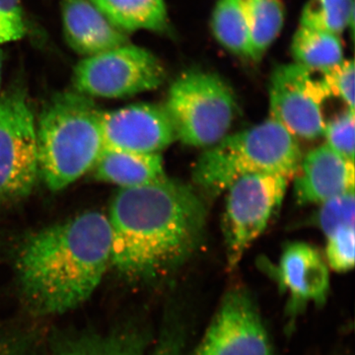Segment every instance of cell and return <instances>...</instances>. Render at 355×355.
Instances as JSON below:
<instances>
[{
  "mask_svg": "<svg viewBox=\"0 0 355 355\" xmlns=\"http://www.w3.org/2000/svg\"><path fill=\"white\" fill-rule=\"evenodd\" d=\"M123 33L146 30L164 32L167 30V6L165 0H89Z\"/></svg>",
  "mask_w": 355,
  "mask_h": 355,
  "instance_id": "2e32d148",
  "label": "cell"
},
{
  "mask_svg": "<svg viewBox=\"0 0 355 355\" xmlns=\"http://www.w3.org/2000/svg\"><path fill=\"white\" fill-rule=\"evenodd\" d=\"M25 32L20 0H0V44L18 41Z\"/></svg>",
  "mask_w": 355,
  "mask_h": 355,
  "instance_id": "484cf974",
  "label": "cell"
},
{
  "mask_svg": "<svg viewBox=\"0 0 355 355\" xmlns=\"http://www.w3.org/2000/svg\"><path fill=\"white\" fill-rule=\"evenodd\" d=\"M93 168L97 179L121 189L146 186L166 177L160 153H132L108 146H104Z\"/></svg>",
  "mask_w": 355,
  "mask_h": 355,
  "instance_id": "9a60e30c",
  "label": "cell"
},
{
  "mask_svg": "<svg viewBox=\"0 0 355 355\" xmlns=\"http://www.w3.org/2000/svg\"><path fill=\"white\" fill-rule=\"evenodd\" d=\"M112 263L108 217L88 211L35 233L16 261L25 300L40 315H60L92 296Z\"/></svg>",
  "mask_w": 355,
  "mask_h": 355,
  "instance_id": "7a4b0ae2",
  "label": "cell"
},
{
  "mask_svg": "<svg viewBox=\"0 0 355 355\" xmlns=\"http://www.w3.org/2000/svg\"><path fill=\"white\" fill-rule=\"evenodd\" d=\"M293 178L299 205H321L336 196L354 191V162L323 144L302 157Z\"/></svg>",
  "mask_w": 355,
  "mask_h": 355,
  "instance_id": "7c38bea8",
  "label": "cell"
},
{
  "mask_svg": "<svg viewBox=\"0 0 355 355\" xmlns=\"http://www.w3.org/2000/svg\"><path fill=\"white\" fill-rule=\"evenodd\" d=\"M289 180L282 175H248L228 187L223 233L231 268L265 231L284 200Z\"/></svg>",
  "mask_w": 355,
  "mask_h": 355,
  "instance_id": "ba28073f",
  "label": "cell"
},
{
  "mask_svg": "<svg viewBox=\"0 0 355 355\" xmlns=\"http://www.w3.org/2000/svg\"><path fill=\"white\" fill-rule=\"evenodd\" d=\"M321 73L324 85L331 96L342 99L347 109L354 111L355 69L354 60H343L340 64Z\"/></svg>",
  "mask_w": 355,
  "mask_h": 355,
  "instance_id": "d4e9b609",
  "label": "cell"
},
{
  "mask_svg": "<svg viewBox=\"0 0 355 355\" xmlns=\"http://www.w3.org/2000/svg\"><path fill=\"white\" fill-rule=\"evenodd\" d=\"M327 146L350 162H354V111L347 109L324 125Z\"/></svg>",
  "mask_w": 355,
  "mask_h": 355,
  "instance_id": "603a6c76",
  "label": "cell"
},
{
  "mask_svg": "<svg viewBox=\"0 0 355 355\" xmlns=\"http://www.w3.org/2000/svg\"><path fill=\"white\" fill-rule=\"evenodd\" d=\"M146 338L140 331L125 330L69 338L53 355H144Z\"/></svg>",
  "mask_w": 355,
  "mask_h": 355,
  "instance_id": "d6986e66",
  "label": "cell"
},
{
  "mask_svg": "<svg viewBox=\"0 0 355 355\" xmlns=\"http://www.w3.org/2000/svg\"><path fill=\"white\" fill-rule=\"evenodd\" d=\"M354 23V0H308L299 26L342 36Z\"/></svg>",
  "mask_w": 355,
  "mask_h": 355,
  "instance_id": "44dd1931",
  "label": "cell"
},
{
  "mask_svg": "<svg viewBox=\"0 0 355 355\" xmlns=\"http://www.w3.org/2000/svg\"><path fill=\"white\" fill-rule=\"evenodd\" d=\"M321 205L317 223L327 237L343 226L354 225V191L336 196Z\"/></svg>",
  "mask_w": 355,
  "mask_h": 355,
  "instance_id": "7402d4cb",
  "label": "cell"
},
{
  "mask_svg": "<svg viewBox=\"0 0 355 355\" xmlns=\"http://www.w3.org/2000/svg\"><path fill=\"white\" fill-rule=\"evenodd\" d=\"M176 140L189 146L210 147L227 135L234 120V94L220 77L189 70L170 86L163 106Z\"/></svg>",
  "mask_w": 355,
  "mask_h": 355,
  "instance_id": "5b68a950",
  "label": "cell"
},
{
  "mask_svg": "<svg viewBox=\"0 0 355 355\" xmlns=\"http://www.w3.org/2000/svg\"><path fill=\"white\" fill-rule=\"evenodd\" d=\"M251 43V60H259L282 33L286 19L282 0H238Z\"/></svg>",
  "mask_w": 355,
  "mask_h": 355,
  "instance_id": "ac0fdd59",
  "label": "cell"
},
{
  "mask_svg": "<svg viewBox=\"0 0 355 355\" xmlns=\"http://www.w3.org/2000/svg\"><path fill=\"white\" fill-rule=\"evenodd\" d=\"M165 77L164 67L151 51L128 43L81 60L73 85L89 98L118 99L159 88Z\"/></svg>",
  "mask_w": 355,
  "mask_h": 355,
  "instance_id": "52a82bcc",
  "label": "cell"
},
{
  "mask_svg": "<svg viewBox=\"0 0 355 355\" xmlns=\"http://www.w3.org/2000/svg\"><path fill=\"white\" fill-rule=\"evenodd\" d=\"M112 263L133 279L177 268L202 242L207 207L190 184L168 179L121 189L108 217Z\"/></svg>",
  "mask_w": 355,
  "mask_h": 355,
  "instance_id": "6da1fadb",
  "label": "cell"
},
{
  "mask_svg": "<svg viewBox=\"0 0 355 355\" xmlns=\"http://www.w3.org/2000/svg\"><path fill=\"white\" fill-rule=\"evenodd\" d=\"M62 16L65 41L86 58L130 43L89 0H62Z\"/></svg>",
  "mask_w": 355,
  "mask_h": 355,
  "instance_id": "5bb4252c",
  "label": "cell"
},
{
  "mask_svg": "<svg viewBox=\"0 0 355 355\" xmlns=\"http://www.w3.org/2000/svg\"><path fill=\"white\" fill-rule=\"evenodd\" d=\"M315 73L292 62L277 67L270 77V118L294 137L315 139L324 133L322 106L331 94Z\"/></svg>",
  "mask_w": 355,
  "mask_h": 355,
  "instance_id": "9c48e42d",
  "label": "cell"
},
{
  "mask_svg": "<svg viewBox=\"0 0 355 355\" xmlns=\"http://www.w3.org/2000/svg\"><path fill=\"white\" fill-rule=\"evenodd\" d=\"M40 175L60 191L93 169L103 148L102 111L87 96L55 95L37 125Z\"/></svg>",
  "mask_w": 355,
  "mask_h": 355,
  "instance_id": "3957f363",
  "label": "cell"
},
{
  "mask_svg": "<svg viewBox=\"0 0 355 355\" xmlns=\"http://www.w3.org/2000/svg\"><path fill=\"white\" fill-rule=\"evenodd\" d=\"M39 175L34 113L24 89L14 87L0 96V203L28 197Z\"/></svg>",
  "mask_w": 355,
  "mask_h": 355,
  "instance_id": "8992f818",
  "label": "cell"
},
{
  "mask_svg": "<svg viewBox=\"0 0 355 355\" xmlns=\"http://www.w3.org/2000/svg\"><path fill=\"white\" fill-rule=\"evenodd\" d=\"M0 355H11L10 352H8L7 349H2V347H0Z\"/></svg>",
  "mask_w": 355,
  "mask_h": 355,
  "instance_id": "83f0119b",
  "label": "cell"
},
{
  "mask_svg": "<svg viewBox=\"0 0 355 355\" xmlns=\"http://www.w3.org/2000/svg\"><path fill=\"white\" fill-rule=\"evenodd\" d=\"M183 349V331L176 324H172L163 331L153 355H182Z\"/></svg>",
  "mask_w": 355,
  "mask_h": 355,
  "instance_id": "4316f807",
  "label": "cell"
},
{
  "mask_svg": "<svg viewBox=\"0 0 355 355\" xmlns=\"http://www.w3.org/2000/svg\"><path fill=\"white\" fill-rule=\"evenodd\" d=\"M296 137L272 119L226 135L200 156L193 170L195 184L209 193L227 190L248 175L275 174L291 179L302 160Z\"/></svg>",
  "mask_w": 355,
  "mask_h": 355,
  "instance_id": "277c9868",
  "label": "cell"
},
{
  "mask_svg": "<svg viewBox=\"0 0 355 355\" xmlns=\"http://www.w3.org/2000/svg\"><path fill=\"white\" fill-rule=\"evenodd\" d=\"M294 64L323 72L345 60L340 36L299 26L291 42Z\"/></svg>",
  "mask_w": 355,
  "mask_h": 355,
  "instance_id": "e0dca14e",
  "label": "cell"
},
{
  "mask_svg": "<svg viewBox=\"0 0 355 355\" xmlns=\"http://www.w3.org/2000/svg\"><path fill=\"white\" fill-rule=\"evenodd\" d=\"M104 146L139 153H160L176 140L163 106L132 105L102 112Z\"/></svg>",
  "mask_w": 355,
  "mask_h": 355,
  "instance_id": "8fae6325",
  "label": "cell"
},
{
  "mask_svg": "<svg viewBox=\"0 0 355 355\" xmlns=\"http://www.w3.org/2000/svg\"><path fill=\"white\" fill-rule=\"evenodd\" d=\"M191 355H273L272 342L251 294L227 292Z\"/></svg>",
  "mask_w": 355,
  "mask_h": 355,
  "instance_id": "30bf717a",
  "label": "cell"
},
{
  "mask_svg": "<svg viewBox=\"0 0 355 355\" xmlns=\"http://www.w3.org/2000/svg\"><path fill=\"white\" fill-rule=\"evenodd\" d=\"M214 38L234 55L251 58L246 20L238 0H217L211 15Z\"/></svg>",
  "mask_w": 355,
  "mask_h": 355,
  "instance_id": "ffe728a7",
  "label": "cell"
},
{
  "mask_svg": "<svg viewBox=\"0 0 355 355\" xmlns=\"http://www.w3.org/2000/svg\"><path fill=\"white\" fill-rule=\"evenodd\" d=\"M326 258L331 270L345 272L354 266L355 227L343 226L328 236Z\"/></svg>",
  "mask_w": 355,
  "mask_h": 355,
  "instance_id": "cb8c5ba5",
  "label": "cell"
},
{
  "mask_svg": "<svg viewBox=\"0 0 355 355\" xmlns=\"http://www.w3.org/2000/svg\"><path fill=\"white\" fill-rule=\"evenodd\" d=\"M277 279L288 292L291 309L307 303L321 304L330 288V273L317 249L302 242L287 245L277 268Z\"/></svg>",
  "mask_w": 355,
  "mask_h": 355,
  "instance_id": "4fadbf2b",
  "label": "cell"
},
{
  "mask_svg": "<svg viewBox=\"0 0 355 355\" xmlns=\"http://www.w3.org/2000/svg\"><path fill=\"white\" fill-rule=\"evenodd\" d=\"M1 74H2V55L0 53V83H1Z\"/></svg>",
  "mask_w": 355,
  "mask_h": 355,
  "instance_id": "f1b7e54d",
  "label": "cell"
}]
</instances>
